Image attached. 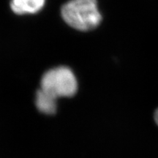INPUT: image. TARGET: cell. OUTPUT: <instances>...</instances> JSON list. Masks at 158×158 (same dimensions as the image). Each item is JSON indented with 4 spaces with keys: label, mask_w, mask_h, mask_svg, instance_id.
Returning a JSON list of instances; mask_svg holds the SVG:
<instances>
[{
    "label": "cell",
    "mask_w": 158,
    "mask_h": 158,
    "mask_svg": "<svg viewBox=\"0 0 158 158\" xmlns=\"http://www.w3.org/2000/svg\"><path fill=\"white\" fill-rule=\"evenodd\" d=\"M61 14L70 27L82 31L97 28L102 21L97 0H70L62 6Z\"/></svg>",
    "instance_id": "obj_1"
},
{
    "label": "cell",
    "mask_w": 158,
    "mask_h": 158,
    "mask_svg": "<svg viewBox=\"0 0 158 158\" xmlns=\"http://www.w3.org/2000/svg\"><path fill=\"white\" fill-rule=\"evenodd\" d=\"M41 90L55 98L72 97L76 93L78 83L72 70L64 66L51 69L41 78Z\"/></svg>",
    "instance_id": "obj_2"
},
{
    "label": "cell",
    "mask_w": 158,
    "mask_h": 158,
    "mask_svg": "<svg viewBox=\"0 0 158 158\" xmlns=\"http://www.w3.org/2000/svg\"><path fill=\"white\" fill-rule=\"evenodd\" d=\"M45 0H11L10 7L15 14H35L43 9Z\"/></svg>",
    "instance_id": "obj_3"
},
{
    "label": "cell",
    "mask_w": 158,
    "mask_h": 158,
    "mask_svg": "<svg viewBox=\"0 0 158 158\" xmlns=\"http://www.w3.org/2000/svg\"><path fill=\"white\" fill-rule=\"evenodd\" d=\"M57 98L40 89L36 94V106L40 111L45 114H54L56 111Z\"/></svg>",
    "instance_id": "obj_4"
},
{
    "label": "cell",
    "mask_w": 158,
    "mask_h": 158,
    "mask_svg": "<svg viewBox=\"0 0 158 158\" xmlns=\"http://www.w3.org/2000/svg\"><path fill=\"white\" fill-rule=\"evenodd\" d=\"M154 118H155V121L156 122V124L158 125V108L155 110V114H154Z\"/></svg>",
    "instance_id": "obj_5"
}]
</instances>
